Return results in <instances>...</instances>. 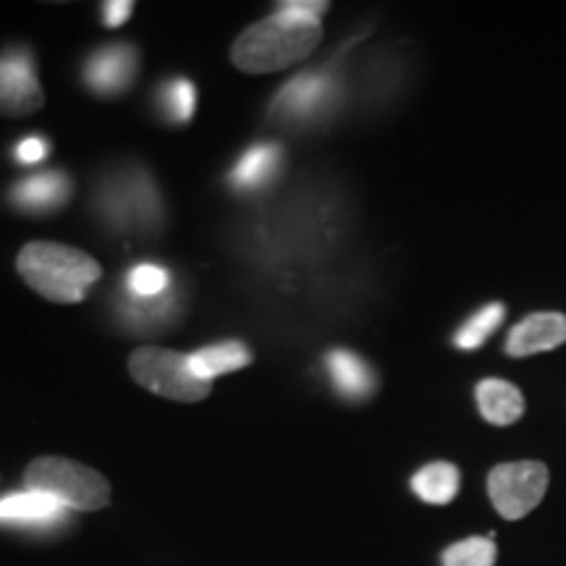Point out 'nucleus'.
Listing matches in <instances>:
<instances>
[{
  "instance_id": "f257e3e1",
  "label": "nucleus",
  "mask_w": 566,
  "mask_h": 566,
  "mask_svg": "<svg viewBox=\"0 0 566 566\" xmlns=\"http://www.w3.org/2000/svg\"><path fill=\"white\" fill-rule=\"evenodd\" d=\"M323 40L321 19L304 13L289 0L279 11L239 34L231 48L233 66L244 74H273L307 59Z\"/></svg>"
},
{
  "instance_id": "f03ea898",
  "label": "nucleus",
  "mask_w": 566,
  "mask_h": 566,
  "mask_svg": "<svg viewBox=\"0 0 566 566\" xmlns=\"http://www.w3.org/2000/svg\"><path fill=\"white\" fill-rule=\"evenodd\" d=\"M17 271L32 292L55 304L82 302L103 275L95 258L61 242L24 244L17 258Z\"/></svg>"
},
{
  "instance_id": "7ed1b4c3",
  "label": "nucleus",
  "mask_w": 566,
  "mask_h": 566,
  "mask_svg": "<svg viewBox=\"0 0 566 566\" xmlns=\"http://www.w3.org/2000/svg\"><path fill=\"white\" fill-rule=\"evenodd\" d=\"M95 210L111 231L124 237H150L163 221L158 184L137 163L116 166L97 184Z\"/></svg>"
},
{
  "instance_id": "20e7f679",
  "label": "nucleus",
  "mask_w": 566,
  "mask_h": 566,
  "mask_svg": "<svg viewBox=\"0 0 566 566\" xmlns=\"http://www.w3.org/2000/svg\"><path fill=\"white\" fill-rule=\"evenodd\" d=\"M27 491L48 493L71 512H97L111 504V485L101 472L63 457H38L24 472Z\"/></svg>"
},
{
  "instance_id": "39448f33",
  "label": "nucleus",
  "mask_w": 566,
  "mask_h": 566,
  "mask_svg": "<svg viewBox=\"0 0 566 566\" xmlns=\"http://www.w3.org/2000/svg\"><path fill=\"white\" fill-rule=\"evenodd\" d=\"M129 373L142 388L174 401H202L210 396L212 384L200 380L189 367V354L160 346H142L132 354Z\"/></svg>"
},
{
  "instance_id": "423d86ee",
  "label": "nucleus",
  "mask_w": 566,
  "mask_h": 566,
  "mask_svg": "<svg viewBox=\"0 0 566 566\" xmlns=\"http://www.w3.org/2000/svg\"><path fill=\"white\" fill-rule=\"evenodd\" d=\"M342 101V84L334 71H304L281 87L271 105V116L281 124H315L331 116Z\"/></svg>"
},
{
  "instance_id": "0eeeda50",
  "label": "nucleus",
  "mask_w": 566,
  "mask_h": 566,
  "mask_svg": "<svg viewBox=\"0 0 566 566\" xmlns=\"http://www.w3.org/2000/svg\"><path fill=\"white\" fill-rule=\"evenodd\" d=\"M548 491V467L541 462H509L493 467L488 495L504 520H522L541 504Z\"/></svg>"
},
{
  "instance_id": "6e6552de",
  "label": "nucleus",
  "mask_w": 566,
  "mask_h": 566,
  "mask_svg": "<svg viewBox=\"0 0 566 566\" xmlns=\"http://www.w3.org/2000/svg\"><path fill=\"white\" fill-rule=\"evenodd\" d=\"M71 522V509L40 491H19L0 499V527L32 535L61 533Z\"/></svg>"
},
{
  "instance_id": "1a4fd4ad",
  "label": "nucleus",
  "mask_w": 566,
  "mask_h": 566,
  "mask_svg": "<svg viewBox=\"0 0 566 566\" xmlns=\"http://www.w3.org/2000/svg\"><path fill=\"white\" fill-rule=\"evenodd\" d=\"M45 105L30 51L0 53V116H30Z\"/></svg>"
},
{
  "instance_id": "9d476101",
  "label": "nucleus",
  "mask_w": 566,
  "mask_h": 566,
  "mask_svg": "<svg viewBox=\"0 0 566 566\" xmlns=\"http://www.w3.org/2000/svg\"><path fill=\"white\" fill-rule=\"evenodd\" d=\"M139 71V53L132 45L116 42V45H103L82 66V80L92 95L101 97H122L132 90Z\"/></svg>"
},
{
  "instance_id": "9b49d317",
  "label": "nucleus",
  "mask_w": 566,
  "mask_h": 566,
  "mask_svg": "<svg viewBox=\"0 0 566 566\" xmlns=\"http://www.w3.org/2000/svg\"><path fill=\"white\" fill-rule=\"evenodd\" d=\"M118 321L134 334H155V331L174 325L181 315V292L174 286L171 292L163 296H153V300H142V296H132L122 292L116 302Z\"/></svg>"
},
{
  "instance_id": "f8f14e48",
  "label": "nucleus",
  "mask_w": 566,
  "mask_h": 566,
  "mask_svg": "<svg viewBox=\"0 0 566 566\" xmlns=\"http://www.w3.org/2000/svg\"><path fill=\"white\" fill-rule=\"evenodd\" d=\"M283 147L279 142H258L242 158L233 163L229 171L231 189L239 195H258L279 179L283 171Z\"/></svg>"
},
{
  "instance_id": "ddd939ff",
  "label": "nucleus",
  "mask_w": 566,
  "mask_h": 566,
  "mask_svg": "<svg viewBox=\"0 0 566 566\" xmlns=\"http://www.w3.org/2000/svg\"><path fill=\"white\" fill-rule=\"evenodd\" d=\"M71 192L74 187L66 174L48 171L13 184L11 205L27 216H51L71 200Z\"/></svg>"
},
{
  "instance_id": "4468645a",
  "label": "nucleus",
  "mask_w": 566,
  "mask_h": 566,
  "mask_svg": "<svg viewBox=\"0 0 566 566\" xmlns=\"http://www.w3.org/2000/svg\"><path fill=\"white\" fill-rule=\"evenodd\" d=\"M566 342V315L562 313H533L509 331L506 352L512 357L551 352Z\"/></svg>"
},
{
  "instance_id": "2eb2a0df",
  "label": "nucleus",
  "mask_w": 566,
  "mask_h": 566,
  "mask_svg": "<svg viewBox=\"0 0 566 566\" xmlns=\"http://www.w3.org/2000/svg\"><path fill=\"white\" fill-rule=\"evenodd\" d=\"M325 373H328L334 391L346 401L370 399L378 388L373 367L349 349L325 352Z\"/></svg>"
},
{
  "instance_id": "dca6fc26",
  "label": "nucleus",
  "mask_w": 566,
  "mask_h": 566,
  "mask_svg": "<svg viewBox=\"0 0 566 566\" xmlns=\"http://www.w3.org/2000/svg\"><path fill=\"white\" fill-rule=\"evenodd\" d=\"M475 399L480 415L491 424H499V428L514 424L525 415V396L514 384H506V380L488 378L483 384H478Z\"/></svg>"
},
{
  "instance_id": "f3484780",
  "label": "nucleus",
  "mask_w": 566,
  "mask_h": 566,
  "mask_svg": "<svg viewBox=\"0 0 566 566\" xmlns=\"http://www.w3.org/2000/svg\"><path fill=\"white\" fill-rule=\"evenodd\" d=\"M252 363V354L247 349V344L239 342H223V344H212V346H202L189 354V367L200 380H210L218 378L223 373H233L242 370Z\"/></svg>"
},
{
  "instance_id": "a211bd4d",
  "label": "nucleus",
  "mask_w": 566,
  "mask_h": 566,
  "mask_svg": "<svg viewBox=\"0 0 566 566\" xmlns=\"http://www.w3.org/2000/svg\"><path fill=\"white\" fill-rule=\"evenodd\" d=\"M459 485H462V475L454 464L449 462H433L422 467L420 472H415L412 478V491L417 499H422L424 504H451L457 499Z\"/></svg>"
},
{
  "instance_id": "6ab92c4d",
  "label": "nucleus",
  "mask_w": 566,
  "mask_h": 566,
  "mask_svg": "<svg viewBox=\"0 0 566 566\" xmlns=\"http://www.w3.org/2000/svg\"><path fill=\"white\" fill-rule=\"evenodd\" d=\"M158 113L168 124H189L197 108V90L187 76H168L158 87Z\"/></svg>"
},
{
  "instance_id": "aec40b11",
  "label": "nucleus",
  "mask_w": 566,
  "mask_h": 566,
  "mask_svg": "<svg viewBox=\"0 0 566 566\" xmlns=\"http://www.w3.org/2000/svg\"><path fill=\"white\" fill-rule=\"evenodd\" d=\"M506 317V307L501 302H491L485 304L483 310H478L475 315L467 321L462 328L457 331L454 336V346L457 349H464V352H475L483 346L488 338H491L495 331L501 328V323H504Z\"/></svg>"
},
{
  "instance_id": "412c9836",
  "label": "nucleus",
  "mask_w": 566,
  "mask_h": 566,
  "mask_svg": "<svg viewBox=\"0 0 566 566\" xmlns=\"http://www.w3.org/2000/svg\"><path fill=\"white\" fill-rule=\"evenodd\" d=\"M176 286L174 275L166 265L155 263H137L132 265L124 275L122 292L132 296H142V300H153V296H163Z\"/></svg>"
},
{
  "instance_id": "4be33fe9",
  "label": "nucleus",
  "mask_w": 566,
  "mask_h": 566,
  "mask_svg": "<svg viewBox=\"0 0 566 566\" xmlns=\"http://www.w3.org/2000/svg\"><path fill=\"white\" fill-rule=\"evenodd\" d=\"M495 556H499V551H495L493 537L475 535V537H464V541H459L454 546L446 548L441 556V564L443 566H493Z\"/></svg>"
},
{
  "instance_id": "5701e85b",
  "label": "nucleus",
  "mask_w": 566,
  "mask_h": 566,
  "mask_svg": "<svg viewBox=\"0 0 566 566\" xmlns=\"http://www.w3.org/2000/svg\"><path fill=\"white\" fill-rule=\"evenodd\" d=\"M48 153H51V142H48L42 134H30V137H24L17 145V163L21 166H34V163H42L48 158Z\"/></svg>"
},
{
  "instance_id": "b1692460",
  "label": "nucleus",
  "mask_w": 566,
  "mask_h": 566,
  "mask_svg": "<svg viewBox=\"0 0 566 566\" xmlns=\"http://www.w3.org/2000/svg\"><path fill=\"white\" fill-rule=\"evenodd\" d=\"M101 9H103V24L111 27V30H116V27H122L124 21L132 17L134 3H129V0H108V3H103Z\"/></svg>"
}]
</instances>
